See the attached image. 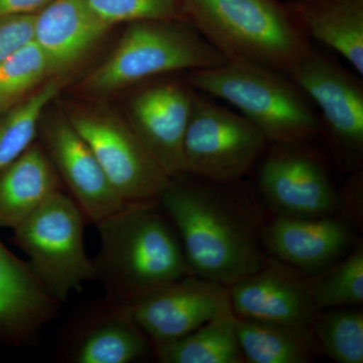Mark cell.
Segmentation results:
<instances>
[{"mask_svg":"<svg viewBox=\"0 0 363 363\" xmlns=\"http://www.w3.org/2000/svg\"><path fill=\"white\" fill-rule=\"evenodd\" d=\"M193 178H172L160 205L178 233L191 272L230 286L267 259L257 218L223 185Z\"/></svg>","mask_w":363,"mask_h":363,"instance_id":"1","label":"cell"},{"mask_svg":"<svg viewBox=\"0 0 363 363\" xmlns=\"http://www.w3.org/2000/svg\"><path fill=\"white\" fill-rule=\"evenodd\" d=\"M93 259L107 301L130 306L193 274L178 233L160 203L130 205L96 224Z\"/></svg>","mask_w":363,"mask_h":363,"instance_id":"2","label":"cell"},{"mask_svg":"<svg viewBox=\"0 0 363 363\" xmlns=\"http://www.w3.org/2000/svg\"><path fill=\"white\" fill-rule=\"evenodd\" d=\"M190 23L226 61L288 74L313 50L278 0H181Z\"/></svg>","mask_w":363,"mask_h":363,"instance_id":"3","label":"cell"},{"mask_svg":"<svg viewBox=\"0 0 363 363\" xmlns=\"http://www.w3.org/2000/svg\"><path fill=\"white\" fill-rule=\"evenodd\" d=\"M186 77L198 92L236 107L269 143H308L321 133L314 105L285 73L227 61Z\"/></svg>","mask_w":363,"mask_h":363,"instance_id":"4","label":"cell"},{"mask_svg":"<svg viewBox=\"0 0 363 363\" xmlns=\"http://www.w3.org/2000/svg\"><path fill=\"white\" fill-rule=\"evenodd\" d=\"M225 62L187 21H135L81 87L91 95L111 94L161 76L202 70Z\"/></svg>","mask_w":363,"mask_h":363,"instance_id":"5","label":"cell"},{"mask_svg":"<svg viewBox=\"0 0 363 363\" xmlns=\"http://www.w3.org/2000/svg\"><path fill=\"white\" fill-rule=\"evenodd\" d=\"M86 223L75 201L60 191L13 229V242L28 255L33 274L60 304L96 279L85 250Z\"/></svg>","mask_w":363,"mask_h":363,"instance_id":"6","label":"cell"},{"mask_svg":"<svg viewBox=\"0 0 363 363\" xmlns=\"http://www.w3.org/2000/svg\"><path fill=\"white\" fill-rule=\"evenodd\" d=\"M269 145L245 116L197 91L184 138L185 174L231 185L247 175Z\"/></svg>","mask_w":363,"mask_h":363,"instance_id":"7","label":"cell"},{"mask_svg":"<svg viewBox=\"0 0 363 363\" xmlns=\"http://www.w3.org/2000/svg\"><path fill=\"white\" fill-rule=\"evenodd\" d=\"M66 116L92 150L128 205L159 203L171 177L155 161L123 117L100 107L72 105Z\"/></svg>","mask_w":363,"mask_h":363,"instance_id":"8","label":"cell"},{"mask_svg":"<svg viewBox=\"0 0 363 363\" xmlns=\"http://www.w3.org/2000/svg\"><path fill=\"white\" fill-rule=\"evenodd\" d=\"M286 75L319 109L321 133L341 167L358 171L363 157V83L359 76L315 48Z\"/></svg>","mask_w":363,"mask_h":363,"instance_id":"9","label":"cell"},{"mask_svg":"<svg viewBox=\"0 0 363 363\" xmlns=\"http://www.w3.org/2000/svg\"><path fill=\"white\" fill-rule=\"evenodd\" d=\"M259 187L276 216L321 217L337 210L340 198L321 157L308 143H269Z\"/></svg>","mask_w":363,"mask_h":363,"instance_id":"10","label":"cell"},{"mask_svg":"<svg viewBox=\"0 0 363 363\" xmlns=\"http://www.w3.org/2000/svg\"><path fill=\"white\" fill-rule=\"evenodd\" d=\"M125 307L154 347L183 337L216 318L233 314L229 286L194 274Z\"/></svg>","mask_w":363,"mask_h":363,"instance_id":"11","label":"cell"},{"mask_svg":"<svg viewBox=\"0 0 363 363\" xmlns=\"http://www.w3.org/2000/svg\"><path fill=\"white\" fill-rule=\"evenodd\" d=\"M39 133L40 145L68 190L67 194L80 208L88 223L96 225L130 206L117 194L92 150L68 117H43Z\"/></svg>","mask_w":363,"mask_h":363,"instance_id":"12","label":"cell"},{"mask_svg":"<svg viewBox=\"0 0 363 363\" xmlns=\"http://www.w3.org/2000/svg\"><path fill=\"white\" fill-rule=\"evenodd\" d=\"M145 83L130 97L126 121L155 161L175 178L185 174L184 138L197 90L187 77Z\"/></svg>","mask_w":363,"mask_h":363,"instance_id":"13","label":"cell"},{"mask_svg":"<svg viewBox=\"0 0 363 363\" xmlns=\"http://www.w3.org/2000/svg\"><path fill=\"white\" fill-rule=\"evenodd\" d=\"M229 293L233 314L243 319L312 326L319 313L308 276L272 257Z\"/></svg>","mask_w":363,"mask_h":363,"instance_id":"14","label":"cell"},{"mask_svg":"<svg viewBox=\"0 0 363 363\" xmlns=\"http://www.w3.org/2000/svg\"><path fill=\"white\" fill-rule=\"evenodd\" d=\"M260 241L269 257L311 277L342 259L352 241L350 224L332 215L276 216L262 227Z\"/></svg>","mask_w":363,"mask_h":363,"instance_id":"15","label":"cell"},{"mask_svg":"<svg viewBox=\"0 0 363 363\" xmlns=\"http://www.w3.org/2000/svg\"><path fill=\"white\" fill-rule=\"evenodd\" d=\"M60 305L30 266L0 241V341L11 346L33 342L57 317Z\"/></svg>","mask_w":363,"mask_h":363,"instance_id":"16","label":"cell"},{"mask_svg":"<svg viewBox=\"0 0 363 363\" xmlns=\"http://www.w3.org/2000/svg\"><path fill=\"white\" fill-rule=\"evenodd\" d=\"M111 26L87 0H52L35 13L33 40L47 57L52 75L61 76L80 63Z\"/></svg>","mask_w":363,"mask_h":363,"instance_id":"17","label":"cell"},{"mask_svg":"<svg viewBox=\"0 0 363 363\" xmlns=\"http://www.w3.org/2000/svg\"><path fill=\"white\" fill-rule=\"evenodd\" d=\"M285 6L308 39L337 52L363 76V0H288Z\"/></svg>","mask_w":363,"mask_h":363,"instance_id":"18","label":"cell"},{"mask_svg":"<svg viewBox=\"0 0 363 363\" xmlns=\"http://www.w3.org/2000/svg\"><path fill=\"white\" fill-rule=\"evenodd\" d=\"M100 311L78 331L69 350V362L130 363L149 353L152 343L125 306L107 301Z\"/></svg>","mask_w":363,"mask_h":363,"instance_id":"19","label":"cell"},{"mask_svg":"<svg viewBox=\"0 0 363 363\" xmlns=\"http://www.w3.org/2000/svg\"><path fill=\"white\" fill-rule=\"evenodd\" d=\"M60 191L56 169L42 145L33 143L0 171V228H16Z\"/></svg>","mask_w":363,"mask_h":363,"instance_id":"20","label":"cell"},{"mask_svg":"<svg viewBox=\"0 0 363 363\" xmlns=\"http://www.w3.org/2000/svg\"><path fill=\"white\" fill-rule=\"evenodd\" d=\"M236 330L245 362L306 363L319 350L312 326L236 317Z\"/></svg>","mask_w":363,"mask_h":363,"instance_id":"21","label":"cell"},{"mask_svg":"<svg viewBox=\"0 0 363 363\" xmlns=\"http://www.w3.org/2000/svg\"><path fill=\"white\" fill-rule=\"evenodd\" d=\"M162 363H242L236 317L216 318L183 337L154 347Z\"/></svg>","mask_w":363,"mask_h":363,"instance_id":"22","label":"cell"},{"mask_svg":"<svg viewBox=\"0 0 363 363\" xmlns=\"http://www.w3.org/2000/svg\"><path fill=\"white\" fill-rule=\"evenodd\" d=\"M65 81L54 76L20 104L0 113V171L35 143L45 108Z\"/></svg>","mask_w":363,"mask_h":363,"instance_id":"23","label":"cell"},{"mask_svg":"<svg viewBox=\"0 0 363 363\" xmlns=\"http://www.w3.org/2000/svg\"><path fill=\"white\" fill-rule=\"evenodd\" d=\"M318 311L363 303V247L358 245L328 269L308 277Z\"/></svg>","mask_w":363,"mask_h":363,"instance_id":"24","label":"cell"},{"mask_svg":"<svg viewBox=\"0 0 363 363\" xmlns=\"http://www.w3.org/2000/svg\"><path fill=\"white\" fill-rule=\"evenodd\" d=\"M51 77L49 61L35 40L16 50L0 64V113L20 104Z\"/></svg>","mask_w":363,"mask_h":363,"instance_id":"25","label":"cell"},{"mask_svg":"<svg viewBox=\"0 0 363 363\" xmlns=\"http://www.w3.org/2000/svg\"><path fill=\"white\" fill-rule=\"evenodd\" d=\"M312 330L318 346L338 363L363 362V313L350 307H338L318 313Z\"/></svg>","mask_w":363,"mask_h":363,"instance_id":"26","label":"cell"},{"mask_svg":"<svg viewBox=\"0 0 363 363\" xmlns=\"http://www.w3.org/2000/svg\"><path fill=\"white\" fill-rule=\"evenodd\" d=\"M111 26L140 21L183 20L181 0H87ZM184 21V20H183Z\"/></svg>","mask_w":363,"mask_h":363,"instance_id":"27","label":"cell"},{"mask_svg":"<svg viewBox=\"0 0 363 363\" xmlns=\"http://www.w3.org/2000/svg\"><path fill=\"white\" fill-rule=\"evenodd\" d=\"M33 14L0 16V64L33 40Z\"/></svg>","mask_w":363,"mask_h":363,"instance_id":"28","label":"cell"},{"mask_svg":"<svg viewBox=\"0 0 363 363\" xmlns=\"http://www.w3.org/2000/svg\"><path fill=\"white\" fill-rule=\"evenodd\" d=\"M52 0H0V16L6 14H33Z\"/></svg>","mask_w":363,"mask_h":363,"instance_id":"29","label":"cell"}]
</instances>
